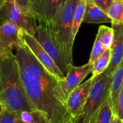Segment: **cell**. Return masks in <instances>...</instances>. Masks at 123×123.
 Wrapping results in <instances>:
<instances>
[{"mask_svg":"<svg viewBox=\"0 0 123 123\" xmlns=\"http://www.w3.org/2000/svg\"><path fill=\"white\" fill-rule=\"evenodd\" d=\"M5 22L14 25L32 35L38 27L37 19L25 14L13 0H5L0 7V25Z\"/></svg>","mask_w":123,"mask_h":123,"instance_id":"8992f818","label":"cell"},{"mask_svg":"<svg viewBox=\"0 0 123 123\" xmlns=\"http://www.w3.org/2000/svg\"><path fill=\"white\" fill-rule=\"evenodd\" d=\"M83 22L88 24H101L111 22V20L107 13L94 2H87Z\"/></svg>","mask_w":123,"mask_h":123,"instance_id":"5bb4252c","label":"cell"},{"mask_svg":"<svg viewBox=\"0 0 123 123\" xmlns=\"http://www.w3.org/2000/svg\"><path fill=\"white\" fill-rule=\"evenodd\" d=\"M79 0H64L50 23H48L66 58L73 63L74 41L71 29L74 14Z\"/></svg>","mask_w":123,"mask_h":123,"instance_id":"3957f363","label":"cell"},{"mask_svg":"<svg viewBox=\"0 0 123 123\" xmlns=\"http://www.w3.org/2000/svg\"><path fill=\"white\" fill-rule=\"evenodd\" d=\"M17 115L22 123H51L43 112L36 110L22 111Z\"/></svg>","mask_w":123,"mask_h":123,"instance_id":"9a60e30c","label":"cell"},{"mask_svg":"<svg viewBox=\"0 0 123 123\" xmlns=\"http://www.w3.org/2000/svg\"><path fill=\"white\" fill-rule=\"evenodd\" d=\"M0 123H22L16 113L4 109L0 115Z\"/></svg>","mask_w":123,"mask_h":123,"instance_id":"7402d4cb","label":"cell"},{"mask_svg":"<svg viewBox=\"0 0 123 123\" xmlns=\"http://www.w3.org/2000/svg\"><path fill=\"white\" fill-rule=\"evenodd\" d=\"M115 32L112 27L102 25L99 27L97 36L101 40L105 49H110L114 40Z\"/></svg>","mask_w":123,"mask_h":123,"instance_id":"ffe728a7","label":"cell"},{"mask_svg":"<svg viewBox=\"0 0 123 123\" xmlns=\"http://www.w3.org/2000/svg\"><path fill=\"white\" fill-rule=\"evenodd\" d=\"M4 1H5V0H0V7H1V6H2V4H4Z\"/></svg>","mask_w":123,"mask_h":123,"instance_id":"83f0119b","label":"cell"},{"mask_svg":"<svg viewBox=\"0 0 123 123\" xmlns=\"http://www.w3.org/2000/svg\"></svg>","mask_w":123,"mask_h":123,"instance_id":"f546056e","label":"cell"},{"mask_svg":"<svg viewBox=\"0 0 123 123\" xmlns=\"http://www.w3.org/2000/svg\"><path fill=\"white\" fill-rule=\"evenodd\" d=\"M21 35L24 43L30 48L31 52L39 61V62L45 68V69H47L58 80H63L65 78L64 75L60 71L53 58L45 50L36 38L32 35H30L22 30Z\"/></svg>","mask_w":123,"mask_h":123,"instance_id":"ba28073f","label":"cell"},{"mask_svg":"<svg viewBox=\"0 0 123 123\" xmlns=\"http://www.w3.org/2000/svg\"><path fill=\"white\" fill-rule=\"evenodd\" d=\"M114 1L115 0H94V3L105 12H107L110 6Z\"/></svg>","mask_w":123,"mask_h":123,"instance_id":"d4e9b609","label":"cell"},{"mask_svg":"<svg viewBox=\"0 0 123 123\" xmlns=\"http://www.w3.org/2000/svg\"><path fill=\"white\" fill-rule=\"evenodd\" d=\"M0 102L14 113L34 110L25 91L15 54L0 55Z\"/></svg>","mask_w":123,"mask_h":123,"instance_id":"7a4b0ae2","label":"cell"},{"mask_svg":"<svg viewBox=\"0 0 123 123\" xmlns=\"http://www.w3.org/2000/svg\"><path fill=\"white\" fill-rule=\"evenodd\" d=\"M106 49L105 48L101 40L99 39V37L98 36H96L94 43V45L91 52V55H90V58L89 60V63L92 65L95 61L104 53V51Z\"/></svg>","mask_w":123,"mask_h":123,"instance_id":"44dd1931","label":"cell"},{"mask_svg":"<svg viewBox=\"0 0 123 123\" xmlns=\"http://www.w3.org/2000/svg\"><path fill=\"white\" fill-rule=\"evenodd\" d=\"M111 60V49H106L92 64V76L96 77L103 74L109 67Z\"/></svg>","mask_w":123,"mask_h":123,"instance_id":"ac0fdd59","label":"cell"},{"mask_svg":"<svg viewBox=\"0 0 123 123\" xmlns=\"http://www.w3.org/2000/svg\"><path fill=\"white\" fill-rule=\"evenodd\" d=\"M21 32L19 27L11 23L0 25V55L13 53L24 43Z\"/></svg>","mask_w":123,"mask_h":123,"instance_id":"9c48e42d","label":"cell"},{"mask_svg":"<svg viewBox=\"0 0 123 123\" xmlns=\"http://www.w3.org/2000/svg\"><path fill=\"white\" fill-rule=\"evenodd\" d=\"M112 25H123V0H115L107 12Z\"/></svg>","mask_w":123,"mask_h":123,"instance_id":"d6986e66","label":"cell"},{"mask_svg":"<svg viewBox=\"0 0 123 123\" xmlns=\"http://www.w3.org/2000/svg\"><path fill=\"white\" fill-rule=\"evenodd\" d=\"M86 3L87 2H94V0H86Z\"/></svg>","mask_w":123,"mask_h":123,"instance_id":"f1b7e54d","label":"cell"},{"mask_svg":"<svg viewBox=\"0 0 123 123\" xmlns=\"http://www.w3.org/2000/svg\"><path fill=\"white\" fill-rule=\"evenodd\" d=\"M114 30V40L111 47V60L109 67L103 73L107 76H112L114 71L123 60V25H112Z\"/></svg>","mask_w":123,"mask_h":123,"instance_id":"7c38bea8","label":"cell"},{"mask_svg":"<svg viewBox=\"0 0 123 123\" xmlns=\"http://www.w3.org/2000/svg\"><path fill=\"white\" fill-rule=\"evenodd\" d=\"M114 116L110 101L108 99L94 115L90 123H111Z\"/></svg>","mask_w":123,"mask_h":123,"instance_id":"e0dca14e","label":"cell"},{"mask_svg":"<svg viewBox=\"0 0 123 123\" xmlns=\"http://www.w3.org/2000/svg\"><path fill=\"white\" fill-rule=\"evenodd\" d=\"M115 116L123 120V86L119 94Z\"/></svg>","mask_w":123,"mask_h":123,"instance_id":"603a6c76","label":"cell"},{"mask_svg":"<svg viewBox=\"0 0 123 123\" xmlns=\"http://www.w3.org/2000/svg\"><path fill=\"white\" fill-rule=\"evenodd\" d=\"M33 36L53 58L60 71L66 76L73 63L66 58L62 51L49 25L46 22H38L37 29Z\"/></svg>","mask_w":123,"mask_h":123,"instance_id":"5b68a950","label":"cell"},{"mask_svg":"<svg viewBox=\"0 0 123 123\" xmlns=\"http://www.w3.org/2000/svg\"><path fill=\"white\" fill-rule=\"evenodd\" d=\"M92 71V65L89 62L81 66L72 65L63 80L58 81L57 91L61 101L65 102L70 94L81 84L83 80Z\"/></svg>","mask_w":123,"mask_h":123,"instance_id":"52a82bcc","label":"cell"},{"mask_svg":"<svg viewBox=\"0 0 123 123\" xmlns=\"http://www.w3.org/2000/svg\"><path fill=\"white\" fill-rule=\"evenodd\" d=\"M64 0H30V12L38 22L50 23Z\"/></svg>","mask_w":123,"mask_h":123,"instance_id":"30bf717a","label":"cell"},{"mask_svg":"<svg viewBox=\"0 0 123 123\" xmlns=\"http://www.w3.org/2000/svg\"><path fill=\"white\" fill-rule=\"evenodd\" d=\"M94 77L92 76L84 83L74 89L67 98L65 105L72 118L76 117L81 112L91 90Z\"/></svg>","mask_w":123,"mask_h":123,"instance_id":"8fae6325","label":"cell"},{"mask_svg":"<svg viewBox=\"0 0 123 123\" xmlns=\"http://www.w3.org/2000/svg\"><path fill=\"white\" fill-rule=\"evenodd\" d=\"M86 0H79L76 7L75 9L74 17H73V22H72V29H71V36L74 42L79 32V27L81 23L83 22L84 16L86 9Z\"/></svg>","mask_w":123,"mask_h":123,"instance_id":"2e32d148","label":"cell"},{"mask_svg":"<svg viewBox=\"0 0 123 123\" xmlns=\"http://www.w3.org/2000/svg\"><path fill=\"white\" fill-rule=\"evenodd\" d=\"M123 86V60L117 66L112 75V81L110 86V94L109 99L113 110L114 115L115 113L117 103L120 92Z\"/></svg>","mask_w":123,"mask_h":123,"instance_id":"4fadbf2b","label":"cell"},{"mask_svg":"<svg viewBox=\"0 0 123 123\" xmlns=\"http://www.w3.org/2000/svg\"><path fill=\"white\" fill-rule=\"evenodd\" d=\"M15 51L22 84L34 110L43 112L51 123H72V117L58 97L59 80L45 69L25 43Z\"/></svg>","mask_w":123,"mask_h":123,"instance_id":"6da1fadb","label":"cell"},{"mask_svg":"<svg viewBox=\"0 0 123 123\" xmlns=\"http://www.w3.org/2000/svg\"><path fill=\"white\" fill-rule=\"evenodd\" d=\"M111 81L112 76L104 74L94 77L89 97L79 115L72 118V123H90L96 112L108 100Z\"/></svg>","mask_w":123,"mask_h":123,"instance_id":"277c9868","label":"cell"},{"mask_svg":"<svg viewBox=\"0 0 123 123\" xmlns=\"http://www.w3.org/2000/svg\"><path fill=\"white\" fill-rule=\"evenodd\" d=\"M4 109V106H3V105H2V104L0 102V115H1V112H3Z\"/></svg>","mask_w":123,"mask_h":123,"instance_id":"4316f807","label":"cell"},{"mask_svg":"<svg viewBox=\"0 0 123 123\" xmlns=\"http://www.w3.org/2000/svg\"><path fill=\"white\" fill-rule=\"evenodd\" d=\"M123 123V120H120V118H118L116 116H114L113 117V119L112 120V123Z\"/></svg>","mask_w":123,"mask_h":123,"instance_id":"484cf974","label":"cell"},{"mask_svg":"<svg viewBox=\"0 0 123 123\" xmlns=\"http://www.w3.org/2000/svg\"><path fill=\"white\" fill-rule=\"evenodd\" d=\"M17 5L27 14H30V0H13Z\"/></svg>","mask_w":123,"mask_h":123,"instance_id":"cb8c5ba5","label":"cell"}]
</instances>
